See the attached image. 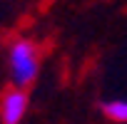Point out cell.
<instances>
[{
  "mask_svg": "<svg viewBox=\"0 0 127 124\" xmlns=\"http://www.w3.org/2000/svg\"><path fill=\"white\" fill-rule=\"evenodd\" d=\"M40 70V55L37 47L30 40H15L10 45V75H13V84L18 87H28L35 82Z\"/></svg>",
  "mask_w": 127,
  "mask_h": 124,
  "instance_id": "cell-1",
  "label": "cell"
},
{
  "mask_svg": "<svg viewBox=\"0 0 127 124\" xmlns=\"http://www.w3.org/2000/svg\"><path fill=\"white\" fill-rule=\"evenodd\" d=\"M28 104H30V99H28L25 87L13 84L10 89H5L3 99H0V119H3V124H20V119L28 112Z\"/></svg>",
  "mask_w": 127,
  "mask_h": 124,
  "instance_id": "cell-2",
  "label": "cell"
},
{
  "mask_svg": "<svg viewBox=\"0 0 127 124\" xmlns=\"http://www.w3.org/2000/svg\"><path fill=\"white\" fill-rule=\"evenodd\" d=\"M102 112H105V117L112 119V122H127V99L107 102V104H102Z\"/></svg>",
  "mask_w": 127,
  "mask_h": 124,
  "instance_id": "cell-3",
  "label": "cell"
}]
</instances>
